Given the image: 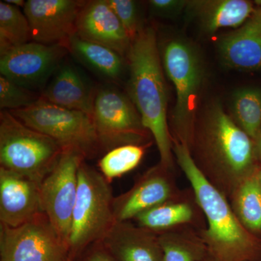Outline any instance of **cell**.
<instances>
[{"mask_svg":"<svg viewBox=\"0 0 261 261\" xmlns=\"http://www.w3.org/2000/svg\"><path fill=\"white\" fill-rule=\"evenodd\" d=\"M64 149L48 136L27 126L8 111L0 114L1 167L40 185Z\"/></svg>","mask_w":261,"mask_h":261,"instance_id":"obj_4","label":"cell"},{"mask_svg":"<svg viewBox=\"0 0 261 261\" xmlns=\"http://www.w3.org/2000/svg\"><path fill=\"white\" fill-rule=\"evenodd\" d=\"M94 97L77 70L65 65L58 70L41 98L60 107L81 111L92 118Z\"/></svg>","mask_w":261,"mask_h":261,"instance_id":"obj_19","label":"cell"},{"mask_svg":"<svg viewBox=\"0 0 261 261\" xmlns=\"http://www.w3.org/2000/svg\"><path fill=\"white\" fill-rule=\"evenodd\" d=\"M39 184L0 167V221L10 227L21 226L44 214Z\"/></svg>","mask_w":261,"mask_h":261,"instance_id":"obj_14","label":"cell"},{"mask_svg":"<svg viewBox=\"0 0 261 261\" xmlns=\"http://www.w3.org/2000/svg\"><path fill=\"white\" fill-rule=\"evenodd\" d=\"M81 7L73 0H29L23 13L30 25L32 39L44 44L68 43L76 33Z\"/></svg>","mask_w":261,"mask_h":261,"instance_id":"obj_12","label":"cell"},{"mask_svg":"<svg viewBox=\"0 0 261 261\" xmlns=\"http://www.w3.org/2000/svg\"><path fill=\"white\" fill-rule=\"evenodd\" d=\"M255 4L258 5V7H260V8H261V1H255Z\"/></svg>","mask_w":261,"mask_h":261,"instance_id":"obj_35","label":"cell"},{"mask_svg":"<svg viewBox=\"0 0 261 261\" xmlns=\"http://www.w3.org/2000/svg\"><path fill=\"white\" fill-rule=\"evenodd\" d=\"M5 2L9 3L10 5H14L17 8H19V7H23L24 8L25 3H27V2L23 1V0H6Z\"/></svg>","mask_w":261,"mask_h":261,"instance_id":"obj_32","label":"cell"},{"mask_svg":"<svg viewBox=\"0 0 261 261\" xmlns=\"http://www.w3.org/2000/svg\"><path fill=\"white\" fill-rule=\"evenodd\" d=\"M163 64L176 91L173 141L190 149L196 124L197 98L203 79L202 62L191 44L174 39L163 49Z\"/></svg>","mask_w":261,"mask_h":261,"instance_id":"obj_6","label":"cell"},{"mask_svg":"<svg viewBox=\"0 0 261 261\" xmlns=\"http://www.w3.org/2000/svg\"><path fill=\"white\" fill-rule=\"evenodd\" d=\"M144 154V145H127L111 149L99 161L101 173L111 181L137 167Z\"/></svg>","mask_w":261,"mask_h":261,"instance_id":"obj_26","label":"cell"},{"mask_svg":"<svg viewBox=\"0 0 261 261\" xmlns=\"http://www.w3.org/2000/svg\"><path fill=\"white\" fill-rule=\"evenodd\" d=\"M108 182L102 173L82 163L68 242L71 258L91 244L102 241L116 223Z\"/></svg>","mask_w":261,"mask_h":261,"instance_id":"obj_5","label":"cell"},{"mask_svg":"<svg viewBox=\"0 0 261 261\" xmlns=\"http://www.w3.org/2000/svg\"><path fill=\"white\" fill-rule=\"evenodd\" d=\"M27 126L48 136L64 150L92 158L100 145L92 118L81 111L60 107L39 98L29 107L9 111Z\"/></svg>","mask_w":261,"mask_h":261,"instance_id":"obj_7","label":"cell"},{"mask_svg":"<svg viewBox=\"0 0 261 261\" xmlns=\"http://www.w3.org/2000/svg\"><path fill=\"white\" fill-rule=\"evenodd\" d=\"M75 34L106 46L121 57L128 53L132 42L108 0H94L81 7Z\"/></svg>","mask_w":261,"mask_h":261,"instance_id":"obj_15","label":"cell"},{"mask_svg":"<svg viewBox=\"0 0 261 261\" xmlns=\"http://www.w3.org/2000/svg\"><path fill=\"white\" fill-rule=\"evenodd\" d=\"M256 176H257V182H258L259 187H260V191H261V164H260V167H259L258 169L257 170Z\"/></svg>","mask_w":261,"mask_h":261,"instance_id":"obj_33","label":"cell"},{"mask_svg":"<svg viewBox=\"0 0 261 261\" xmlns=\"http://www.w3.org/2000/svg\"><path fill=\"white\" fill-rule=\"evenodd\" d=\"M32 94L27 89L13 81L0 75V108L16 111L29 107L36 102Z\"/></svg>","mask_w":261,"mask_h":261,"instance_id":"obj_27","label":"cell"},{"mask_svg":"<svg viewBox=\"0 0 261 261\" xmlns=\"http://www.w3.org/2000/svg\"><path fill=\"white\" fill-rule=\"evenodd\" d=\"M173 151L207 221L199 233L208 253L217 261H261V239L241 224L229 200L197 168L189 147L173 141Z\"/></svg>","mask_w":261,"mask_h":261,"instance_id":"obj_2","label":"cell"},{"mask_svg":"<svg viewBox=\"0 0 261 261\" xmlns=\"http://www.w3.org/2000/svg\"><path fill=\"white\" fill-rule=\"evenodd\" d=\"M67 53L61 44L28 42L0 59L1 75L24 88L39 85L50 75Z\"/></svg>","mask_w":261,"mask_h":261,"instance_id":"obj_11","label":"cell"},{"mask_svg":"<svg viewBox=\"0 0 261 261\" xmlns=\"http://www.w3.org/2000/svg\"><path fill=\"white\" fill-rule=\"evenodd\" d=\"M102 246L116 261H164L157 233L127 222H116Z\"/></svg>","mask_w":261,"mask_h":261,"instance_id":"obj_16","label":"cell"},{"mask_svg":"<svg viewBox=\"0 0 261 261\" xmlns=\"http://www.w3.org/2000/svg\"><path fill=\"white\" fill-rule=\"evenodd\" d=\"M186 2L177 0H152L149 1L151 9L156 14L173 15L185 6Z\"/></svg>","mask_w":261,"mask_h":261,"instance_id":"obj_29","label":"cell"},{"mask_svg":"<svg viewBox=\"0 0 261 261\" xmlns=\"http://www.w3.org/2000/svg\"><path fill=\"white\" fill-rule=\"evenodd\" d=\"M68 48L85 64L107 78L116 80L123 68L121 56L116 51L97 43L84 40L74 34Z\"/></svg>","mask_w":261,"mask_h":261,"instance_id":"obj_22","label":"cell"},{"mask_svg":"<svg viewBox=\"0 0 261 261\" xmlns=\"http://www.w3.org/2000/svg\"><path fill=\"white\" fill-rule=\"evenodd\" d=\"M202 27L207 33L237 28L250 18L255 9L247 0H216L194 3Z\"/></svg>","mask_w":261,"mask_h":261,"instance_id":"obj_20","label":"cell"},{"mask_svg":"<svg viewBox=\"0 0 261 261\" xmlns=\"http://www.w3.org/2000/svg\"><path fill=\"white\" fill-rule=\"evenodd\" d=\"M66 261H73V259L71 258V257H69Z\"/></svg>","mask_w":261,"mask_h":261,"instance_id":"obj_36","label":"cell"},{"mask_svg":"<svg viewBox=\"0 0 261 261\" xmlns=\"http://www.w3.org/2000/svg\"><path fill=\"white\" fill-rule=\"evenodd\" d=\"M94 96L92 120L101 149L109 152L123 145H142L149 132L130 98L109 88Z\"/></svg>","mask_w":261,"mask_h":261,"instance_id":"obj_8","label":"cell"},{"mask_svg":"<svg viewBox=\"0 0 261 261\" xmlns=\"http://www.w3.org/2000/svg\"><path fill=\"white\" fill-rule=\"evenodd\" d=\"M85 261H116L102 247L93 250L87 256Z\"/></svg>","mask_w":261,"mask_h":261,"instance_id":"obj_30","label":"cell"},{"mask_svg":"<svg viewBox=\"0 0 261 261\" xmlns=\"http://www.w3.org/2000/svg\"><path fill=\"white\" fill-rule=\"evenodd\" d=\"M255 145H256L257 158H258L261 164V129L259 132L258 136H257V140L255 141Z\"/></svg>","mask_w":261,"mask_h":261,"instance_id":"obj_31","label":"cell"},{"mask_svg":"<svg viewBox=\"0 0 261 261\" xmlns=\"http://www.w3.org/2000/svg\"><path fill=\"white\" fill-rule=\"evenodd\" d=\"M84 160L78 152L64 150L39 185L43 213L68 246L78 191L79 170Z\"/></svg>","mask_w":261,"mask_h":261,"instance_id":"obj_10","label":"cell"},{"mask_svg":"<svg viewBox=\"0 0 261 261\" xmlns=\"http://www.w3.org/2000/svg\"><path fill=\"white\" fill-rule=\"evenodd\" d=\"M173 178V171L160 164L146 171L128 192L115 197V221L127 222L141 213L176 197L181 191Z\"/></svg>","mask_w":261,"mask_h":261,"instance_id":"obj_13","label":"cell"},{"mask_svg":"<svg viewBox=\"0 0 261 261\" xmlns=\"http://www.w3.org/2000/svg\"><path fill=\"white\" fill-rule=\"evenodd\" d=\"M158 235L164 261H202L208 255L197 228L183 226Z\"/></svg>","mask_w":261,"mask_h":261,"instance_id":"obj_21","label":"cell"},{"mask_svg":"<svg viewBox=\"0 0 261 261\" xmlns=\"http://www.w3.org/2000/svg\"><path fill=\"white\" fill-rule=\"evenodd\" d=\"M32 39L28 19L19 8L0 2V55L27 44Z\"/></svg>","mask_w":261,"mask_h":261,"instance_id":"obj_24","label":"cell"},{"mask_svg":"<svg viewBox=\"0 0 261 261\" xmlns=\"http://www.w3.org/2000/svg\"><path fill=\"white\" fill-rule=\"evenodd\" d=\"M130 40L133 41L141 29L139 25L137 4L132 0H108Z\"/></svg>","mask_w":261,"mask_h":261,"instance_id":"obj_28","label":"cell"},{"mask_svg":"<svg viewBox=\"0 0 261 261\" xmlns=\"http://www.w3.org/2000/svg\"><path fill=\"white\" fill-rule=\"evenodd\" d=\"M225 64L235 69H261V8L235 32L225 35L219 44Z\"/></svg>","mask_w":261,"mask_h":261,"instance_id":"obj_18","label":"cell"},{"mask_svg":"<svg viewBox=\"0 0 261 261\" xmlns=\"http://www.w3.org/2000/svg\"><path fill=\"white\" fill-rule=\"evenodd\" d=\"M69 257V247L44 214L17 227L0 224V261H66Z\"/></svg>","mask_w":261,"mask_h":261,"instance_id":"obj_9","label":"cell"},{"mask_svg":"<svg viewBox=\"0 0 261 261\" xmlns=\"http://www.w3.org/2000/svg\"><path fill=\"white\" fill-rule=\"evenodd\" d=\"M190 150L207 181L228 200L260 166L255 142L219 103L211 105L196 122Z\"/></svg>","mask_w":261,"mask_h":261,"instance_id":"obj_1","label":"cell"},{"mask_svg":"<svg viewBox=\"0 0 261 261\" xmlns=\"http://www.w3.org/2000/svg\"><path fill=\"white\" fill-rule=\"evenodd\" d=\"M203 213L193 191L180 192L176 197L139 214L137 226L157 233L173 228L191 226L203 229Z\"/></svg>","mask_w":261,"mask_h":261,"instance_id":"obj_17","label":"cell"},{"mask_svg":"<svg viewBox=\"0 0 261 261\" xmlns=\"http://www.w3.org/2000/svg\"><path fill=\"white\" fill-rule=\"evenodd\" d=\"M202 261H217L216 259L214 258L212 255H211L210 254L208 253V255H207Z\"/></svg>","mask_w":261,"mask_h":261,"instance_id":"obj_34","label":"cell"},{"mask_svg":"<svg viewBox=\"0 0 261 261\" xmlns=\"http://www.w3.org/2000/svg\"><path fill=\"white\" fill-rule=\"evenodd\" d=\"M232 109L233 121L255 142L261 129V89L238 90L233 95Z\"/></svg>","mask_w":261,"mask_h":261,"instance_id":"obj_25","label":"cell"},{"mask_svg":"<svg viewBox=\"0 0 261 261\" xmlns=\"http://www.w3.org/2000/svg\"><path fill=\"white\" fill-rule=\"evenodd\" d=\"M128 56V94L146 129L154 137L163 168L174 170L172 135L167 121L168 95L157 37L152 27L142 29Z\"/></svg>","mask_w":261,"mask_h":261,"instance_id":"obj_3","label":"cell"},{"mask_svg":"<svg viewBox=\"0 0 261 261\" xmlns=\"http://www.w3.org/2000/svg\"><path fill=\"white\" fill-rule=\"evenodd\" d=\"M228 200L241 224L261 239V191L256 172L242 182Z\"/></svg>","mask_w":261,"mask_h":261,"instance_id":"obj_23","label":"cell"}]
</instances>
